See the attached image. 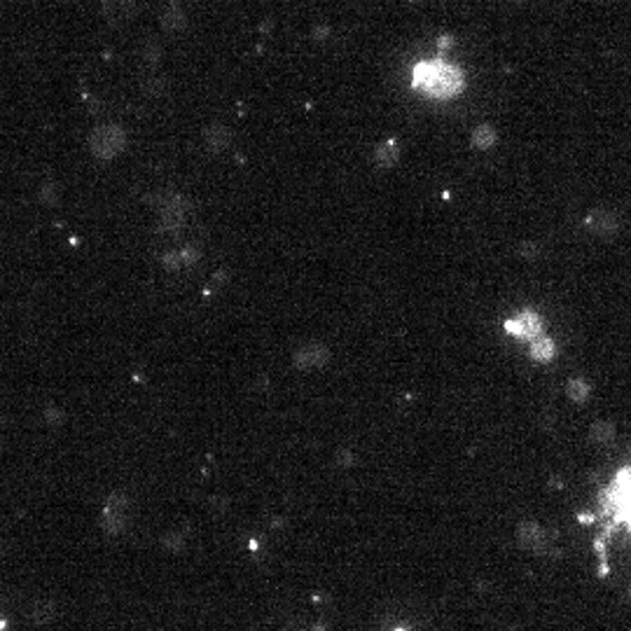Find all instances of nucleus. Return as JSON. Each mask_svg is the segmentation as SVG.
Returning <instances> with one entry per match:
<instances>
[{
    "label": "nucleus",
    "instance_id": "obj_5",
    "mask_svg": "<svg viewBox=\"0 0 631 631\" xmlns=\"http://www.w3.org/2000/svg\"><path fill=\"white\" fill-rule=\"evenodd\" d=\"M126 512H129V501H126V496H112L103 510L101 524H103L108 533H119L126 524Z\"/></svg>",
    "mask_w": 631,
    "mask_h": 631
},
{
    "label": "nucleus",
    "instance_id": "obj_2",
    "mask_svg": "<svg viewBox=\"0 0 631 631\" xmlns=\"http://www.w3.org/2000/svg\"><path fill=\"white\" fill-rule=\"evenodd\" d=\"M417 84L432 96L449 99L463 89V73L449 63H423L417 70Z\"/></svg>",
    "mask_w": 631,
    "mask_h": 631
},
{
    "label": "nucleus",
    "instance_id": "obj_10",
    "mask_svg": "<svg viewBox=\"0 0 631 631\" xmlns=\"http://www.w3.org/2000/svg\"><path fill=\"white\" fill-rule=\"evenodd\" d=\"M496 141H498V134L494 126H489V124H479L477 129L472 131V148H477V150L494 148Z\"/></svg>",
    "mask_w": 631,
    "mask_h": 631
},
{
    "label": "nucleus",
    "instance_id": "obj_9",
    "mask_svg": "<svg viewBox=\"0 0 631 631\" xmlns=\"http://www.w3.org/2000/svg\"><path fill=\"white\" fill-rule=\"evenodd\" d=\"M398 157H400V146L395 138H388V141L379 143L374 150V164L379 168H390L395 161H398Z\"/></svg>",
    "mask_w": 631,
    "mask_h": 631
},
{
    "label": "nucleus",
    "instance_id": "obj_11",
    "mask_svg": "<svg viewBox=\"0 0 631 631\" xmlns=\"http://www.w3.org/2000/svg\"><path fill=\"white\" fill-rule=\"evenodd\" d=\"M161 23H164L166 31H180V28L185 26V17H183L180 5H176V3L168 5L164 10V14H161Z\"/></svg>",
    "mask_w": 631,
    "mask_h": 631
},
{
    "label": "nucleus",
    "instance_id": "obj_4",
    "mask_svg": "<svg viewBox=\"0 0 631 631\" xmlns=\"http://www.w3.org/2000/svg\"><path fill=\"white\" fill-rule=\"evenodd\" d=\"M328 360H330V348L318 344V341H314V344H304L302 348H297L292 356V363L297 370H318V368H323V365H328Z\"/></svg>",
    "mask_w": 631,
    "mask_h": 631
},
{
    "label": "nucleus",
    "instance_id": "obj_13",
    "mask_svg": "<svg viewBox=\"0 0 631 631\" xmlns=\"http://www.w3.org/2000/svg\"><path fill=\"white\" fill-rule=\"evenodd\" d=\"M59 190H57V183L54 180H47L45 185H42V190H40V201L42 203H47V206H54L59 199Z\"/></svg>",
    "mask_w": 631,
    "mask_h": 631
},
{
    "label": "nucleus",
    "instance_id": "obj_12",
    "mask_svg": "<svg viewBox=\"0 0 631 631\" xmlns=\"http://www.w3.org/2000/svg\"><path fill=\"white\" fill-rule=\"evenodd\" d=\"M531 356L536 360H550L552 356H554V341L547 339V337H538V339H533Z\"/></svg>",
    "mask_w": 631,
    "mask_h": 631
},
{
    "label": "nucleus",
    "instance_id": "obj_1",
    "mask_svg": "<svg viewBox=\"0 0 631 631\" xmlns=\"http://www.w3.org/2000/svg\"><path fill=\"white\" fill-rule=\"evenodd\" d=\"M601 503H603V510L612 524L624 528L631 538V465L622 468L615 474Z\"/></svg>",
    "mask_w": 631,
    "mask_h": 631
},
{
    "label": "nucleus",
    "instance_id": "obj_3",
    "mask_svg": "<svg viewBox=\"0 0 631 631\" xmlns=\"http://www.w3.org/2000/svg\"><path fill=\"white\" fill-rule=\"evenodd\" d=\"M126 148V131L119 124H101L89 136V150L99 161L115 159Z\"/></svg>",
    "mask_w": 631,
    "mask_h": 631
},
{
    "label": "nucleus",
    "instance_id": "obj_15",
    "mask_svg": "<svg viewBox=\"0 0 631 631\" xmlns=\"http://www.w3.org/2000/svg\"><path fill=\"white\" fill-rule=\"evenodd\" d=\"M227 281H230V274H227V269H220V272H215V276L210 279V283L206 286V294L213 292V290H218V288L225 286Z\"/></svg>",
    "mask_w": 631,
    "mask_h": 631
},
{
    "label": "nucleus",
    "instance_id": "obj_7",
    "mask_svg": "<svg viewBox=\"0 0 631 631\" xmlns=\"http://www.w3.org/2000/svg\"><path fill=\"white\" fill-rule=\"evenodd\" d=\"M103 14L110 23H126L136 14V3L134 0H106Z\"/></svg>",
    "mask_w": 631,
    "mask_h": 631
},
{
    "label": "nucleus",
    "instance_id": "obj_14",
    "mask_svg": "<svg viewBox=\"0 0 631 631\" xmlns=\"http://www.w3.org/2000/svg\"><path fill=\"white\" fill-rule=\"evenodd\" d=\"M161 264H164V269L166 272H178L180 267H183V252H166L164 257H161Z\"/></svg>",
    "mask_w": 631,
    "mask_h": 631
},
{
    "label": "nucleus",
    "instance_id": "obj_8",
    "mask_svg": "<svg viewBox=\"0 0 631 631\" xmlns=\"http://www.w3.org/2000/svg\"><path fill=\"white\" fill-rule=\"evenodd\" d=\"M230 141H232V131L220 122L206 126V131H203V143H206L210 152H222V150L230 146Z\"/></svg>",
    "mask_w": 631,
    "mask_h": 631
},
{
    "label": "nucleus",
    "instance_id": "obj_18",
    "mask_svg": "<svg viewBox=\"0 0 631 631\" xmlns=\"http://www.w3.org/2000/svg\"><path fill=\"white\" fill-rule=\"evenodd\" d=\"M45 417H47V419H50V423H59V421H61V419H63V414H61V412H59V410H54V407H50V410H47V412H45Z\"/></svg>",
    "mask_w": 631,
    "mask_h": 631
},
{
    "label": "nucleus",
    "instance_id": "obj_6",
    "mask_svg": "<svg viewBox=\"0 0 631 631\" xmlns=\"http://www.w3.org/2000/svg\"><path fill=\"white\" fill-rule=\"evenodd\" d=\"M540 328H543V323H540V318L536 314H531V311H524L519 318H514V321L508 323V330L517 337H526V339H533V337H540Z\"/></svg>",
    "mask_w": 631,
    "mask_h": 631
},
{
    "label": "nucleus",
    "instance_id": "obj_17",
    "mask_svg": "<svg viewBox=\"0 0 631 631\" xmlns=\"http://www.w3.org/2000/svg\"><path fill=\"white\" fill-rule=\"evenodd\" d=\"M143 89H146L150 96H159V94L166 92V82L164 80H148Z\"/></svg>",
    "mask_w": 631,
    "mask_h": 631
},
{
    "label": "nucleus",
    "instance_id": "obj_16",
    "mask_svg": "<svg viewBox=\"0 0 631 631\" xmlns=\"http://www.w3.org/2000/svg\"><path fill=\"white\" fill-rule=\"evenodd\" d=\"M180 252H183V262L185 264H194V262L201 260V250L197 248V246H188V248L180 250Z\"/></svg>",
    "mask_w": 631,
    "mask_h": 631
}]
</instances>
